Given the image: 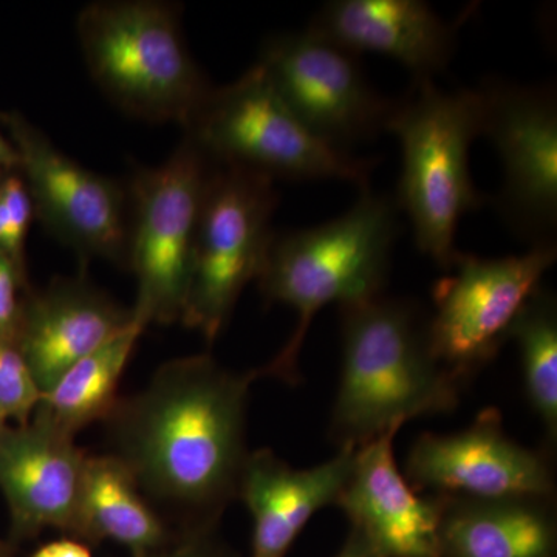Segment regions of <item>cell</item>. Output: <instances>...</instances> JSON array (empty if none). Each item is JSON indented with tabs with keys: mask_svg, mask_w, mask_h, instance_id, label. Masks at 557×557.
I'll use <instances>...</instances> for the list:
<instances>
[{
	"mask_svg": "<svg viewBox=\"0 0 557 557\" xmlns=\"http://www.w3.org/2000/svg\"><path fill=\"white\" fill-rule=\"evenodd\" d=\"M258 379L259 369L233 372L207 354L172 359L106 418L109 454L161 518L178 520L180 533L215 530L239 497L249 388Z\"/></svg>",
	"mask_w": 557,
	"mask_h": 557,
	"instance_id": "6da1fadb",
	"label": "cell"
},
{
	"mask_svg": "<svg viewBox=\"0 0 557 557\" xmlns=\"http://www.w3.org/2000/svg\"><path fill=\"white\" fill-rule=\"evenodd\" d=\"M341 375L329 435L359 449L421 417L454 412L463 384L429 347L417 307L384 296L343 307Z\"/></svg>",
	"mask_w": 557,
	"mask_h": 557,
	"instance_id": "7a4b0ae2",
	"label": "cell"
},
{
	"mask_svg": "<svg viewBox=\"0 0 557 557\" xmlns=\"http://www.w3.org/2000/svg\"><path fill=\"white\" fill-rule=\"evenodd\" d=\"M394 200L362 189L357 203L314 228L274 234L258 285L269 302L298 314L292 338L260 376L298 383L299 355L314 317L330 306H358L383 296L398 239Z\"/></svg>",
	"mask_w": 557,
	"mask_h": 557,
	"instance_id": "3957f363",
	"label": "cell"
},
{
	"mask_svg": "<svg viewBox=\"0 0 557 557\" xmlns=\"http://www.w3.org/2000/svg\"><path fill=\"white\" fill-rule=\"evenodd\" d=\"M409 100L395 102L386 131L401 148L397 205L408 214L418 251L448 271L458 255V223L485 197L469 171V150L482 135V89L446 91L416 81Z\"/></svg>",
	"mask_w": 557,
	"mask_h": 557,
	"instance_id": "277c9868",
	"label": "cell"
},
{
	"mask_svg": "<svg viewBox=\"0 0 557 557\" xmlns=\"http://www.w3.org/2000/svg\"><path fill=\"white\" fill-rule=\"evenodd\" d=\"M76 32L91 79L135 119L185 127L214 87L186 46L174 3L94 2Z\"/></svg>",
	"mask_w": 557,
	"mask_h": 557,
	"instance_id": "5b68a950",
	"label": "cell"
},
{
	"mask_svg": "<svg viewBox=\"0 0 557 557\" xmlns=\"http://www.w3.org/2000/svg\"><path fill=\"white\" fill-rule=\"evenodd\" d=\"M183 131L215 163L273 180H339L368 189L376 164L307 129L259 64L228 86L212 87Z\"/></svg>",
	"mask_w": 557,
	"mask_h": 557,
	"instance_id": "8992f818",
	"label": "cell"
},
{
	"mask_svg": "<svg viewBox=\"0 0 557 557\" xmlns=\"http://www.w3.org/2000/svg\"><path fill=\"white\" fill-rule=\"evenodd\" d=\"M215 164L185 135L163 164L132 171L127 267L137 277L132 310L145 327L182 317L201 203Z\"/></svg>",
	"mask_w": 557,
	"mask_h": 557,
	"instance_id": "52a82bcc",
	"label": "cell"
},
{
	"mask_svg": "<svg viewBox=\"0 0 557 557\" xmlns=\"http://www.w3.org/2000/svg\"><path fill=\"white\" fill-rule=\"evenodd\" d=\"M274 180L215 164L201 203L193 267L180 321L209 344L228 324L242 292L258 278L277 208Z\"/></svg>",
	"mask_w": 557,
	"mask_h": 557,
	"instance_id": "ba28073f",
	"label": "cell"
},
{
	"mask_svg": "<svg viewBox=\"0 0 557 557\" xmlns=\"http://www.w3.org/2000/svg\"><path fill=\"white\" fill-rule=\"evenodd\" d=\"M556 259V244L496 259L460 252L448 276L437 281L426 325L429 347L458 383L465 386L497 357Z\"/></svg>",
	"mask_w": 557,
	"mask_h": 557,
	"instance_id": "9c48e42d",
	"label": "cell"
},
{
	"mask_svg": "<svg viewBox=\"0 0 557 557\" xmlns=\"http://www.w3.org/2000/svg\"><path fill=\"white\" fill-rule=\"evenodd\" d=\"M20 153L35 218L84 263L106 259L127 267L129 197L116 180L81 166L20 112L0 113Z\"/></svg>",
	"mask_w": 557,
	"mask_h": 557,
	"instance_id": "30bf717a",
	"label": "cell"
},
{
	"mask_svg": "<svg viewBox=\"0 0 557 557\" xmlns=\"http://www.w3.org/2000/svg\"><path fill=\"white\" fill-rule=\"evenodd\" d=\"M258 64L300 123L332 148L350 152L386 131L395 102L370 86L358 54L313 28L273 36Z\"/></svg>",
	"mask_w": 557,
	"mask_h": 557,
	"instance_id": "8fae6325",
	"label": "cell"
},
{
	"mask_svg": "<svg viewBox=\"0 0 557 557\" xmlns=\"http://www.w3.org/2000/svg\"><path fill=\"white\" fill-rule=\"evenodd\" d=\"M482 135L496 146L502 189L496 207L509 228L534 245L555 244L557 102L548 87L487 83Z\"/></svg>",
	"mask_w": 557,
	"mask_h": 557,
	"instance_id": "7c38bea8",
	"label": "cell"
},
{
	"mask_svg": "<svg viewBox=\"0 0 557 557\" xmlns=\"http://www.w3.org/2000/svg\"><path fill=\"white\" fill-rule=\"evenodd\" d=\"M405 478L429 496H556L549 458L509 437L496 408L483 409L454 434L420 435L409 449Z\"/></svg>",
	"mask_w": 557,
	"mask_h": 557,
	"instance_id": "4fadbf2b",
	"label": "cell"
},
{
	"mask_svg": "<svg viewBox=\"0 0 557 557\" xmlns=\"http://www.w3.org/2000/svg\"><path fill=\"white\" fill-rule=\"evenodd\" d=\"M397 432L357 449L335 505L376 557H440V498L420 496L399 472Z\"/></svg>",
	"mask_w": 557,
	"mask_h": 557,
	"instance_id": "5bb4252c",
	"label": "cell"
},
{
	"mask_svg": "<svg viewBox=\"0 0 557 557\" xmlns=\"http://www.w3.org/2000/svg\"><path fill=\"white\" fill-rule=\"evenodd\" d=\"M89 454L75 438L32 418L0 438V491L9 504L14 542L57 528L75 536Z\"/></svg>",
	"mask_w": 557,
	"mask_h": 557,
	"instance_id": "9a60e30c",
	"label": "cell"
},
{
	"mask_svg": "<svg viewBox=\"0 0 557 557\" xmlns=\"http://www.w3.org/2000/svg\"><path fill=\"white\" fill-rule=\"evenodd\" d=\"M134 321V310L86 277H57L25 296L16 343L44 395L72 366Z\"/></svg>",
	"mask_w": 557,
	"mask_h": 557,
	"instance_id": "2e32d148",
	"label": "cell"
},
{
	"mask_svg": "<svg viewBox=\"0 0 557 557\" xmlns=\"http://www.w3.org/2000/svg\"><path fill=\"white\" fill-rule=\"evenodd\" d=\"M357 449H338L309 469L289 467L273 450L249 453L239 497L252 519L251 557H287L300 531L322 508L336 504Z\"/></svg>",
	"mask_w": 557,
	"mask_h": 557,
	"instance_id": "e0dca14e",
	"label": "cell"
},
{
	"mask_svg": "<svg viewBox=\"0 0 557 557\" xmlns=\"http://www.w3.org/2000/svg\"><path fill=\"white\" fill-rule=\"evenodd\" d=\"M310 28L355 54L399 62L416 81L432 79L453 60L456 30L421 0H335Z\"/></svg>",
	"mask_w": 557,
	"mask_h": 557,
	"instance_id": "ac0fdd59",
	"label": "cell"
},
{
	"mask_svg": "<svg viewBox=\"0 0 557 557\" xmlns=\"http://www.w3.org/2000/svg\"><path fill=\"white\" fill-rule=\"evenodd\" d=\"M437 497L440 557H557L555 497Z\"/></svg>",
	"mask_w": 557,
	"mask_h": 557,
	"instance_id": "d6986e66",
	"label": "cell"
},
{
	"mask_svg": "<svg viewBox=\"0 0 557 557\" xmlns=\"http://www.w3.org/2000/svg\"><path fill=\"white\" fill-rule=\"evenodd\" d=\"M175 536L120 458L87 457L73 539L84 544L116 542L134 557L166 547Z\"/></svg>",
	"mask_w": 557,
	"mask_h": 557,
	"instance_id": "ffe728a7",
	"label": "cell"
},
{
	"mask_svg": "<svg viewBox=\"0 0 557 557\" xmlns=\"http://www.w3.org/2000/svg\"><path fill=\"white\" fill-rule=\"evenodd\" d=\"M145 325L134 324L72 366L42 399L32 418L76 437L89 424L106 420L119 403L121 376Z\"/></svg>",
	"mask_w": 557,
	"mask_h": 557,
	"instance_id": "44dd1931",
	"label": "cell"
},
{
	"mask_svg": "<svg viewBox=\"0 0 557 557\" xmlns=\"http://www.w3.org/2000/svg\"><path fill=\"white\" fill-rule=\"evenodd\" d=\"M522 362L523 384L531 409L541 420L549 445L557 443V302L539 288L511 329Z\"/></svg>",
	"mask_w": 557,
	"mask_h": 557,
	"instance_id": "7402d4cb",
	"label": "cell"
},
{
	"mask_svg": "<svg viewBox=\"0 0 557 557\" xmlns=\"http://www.w3.org/2000/svg\"><path fill=\"white\" fill-rule=\"evenodd\" d=\"M33 219L35 207L21 170L0 171V252L22 273H27L25 245Z\"/></svg>",
	"mask_w": 557,
	"mask_h": 557,
	"instance_id": "603a6c76",
	"label": "cell"
},
{
	"mask_svg": "<svg viewBox=\"0 0 557 557\" xmlns=\"http://www.w3.org/2000/svg\"><path fill=\"white\" fill-rule=\"evenodd\" d=\"M42 399L16 341L0 339V418L24 426Z\"/></svg>",
	"mask_w": 557,
	"mask_h": 557,
	"instance_id": "cb8c5ba5",
	"label": "cell"
},
{
	"mask_svg": "<svg viewBox=\"0 0 557 557\" xmlns=\"http://www.w3.org/2000/svg\"><path fill=\"white\" fill-rule=\"evenodd\" d=\"M30 289L28 274L0 252V339L16 341L22 307Z\"/></svg>",
	"mask_w": 557,
	"mask_h": 557,
	"instance_id": "d4e9b609",
	"label": "cell"
},
{
	"mask_svg": "<svg viewBox=\"0 0 557 557\" xmlns=\"http://www.w3.org/2000/svg\"><path fill=\"white\" fill-rule=\"evenodd\" d=\"M134 557H239V555L234 553L225 542L220 541L215 530H201L180 533L166 547Z\"/></svg>",
	"mask_w": 557,
	"mask_h": 557,
	"instance_id": "484cf974",
	"label": "cell"
},
{
	"mask_svg": "<svg viewBox=\"0 0 557 557\" xmlns=\"http://www.w3.org/2000/svg\"><path fill=\"white\" fill-rule=\"evenodd\" d=\"M32 557H91V553L78 539L64 537L42 545Z\"/></svg>",
	"mask_w": 557,
	"mask_h": 557,
	"instance_id": "4316f807",
	"label": "cell"
},
{
	"mask_svg": "<svg viewBox=\"0 0 557 557\" xmlns=\"http://www.w3.org/2000/svg\"><path fill=\"white\" fill-rule=\"evenodd\" d=\"M336 557H376L368 542L364 541L357 531L350 530L343 548L339 549Z\"/></svg>",
	"mask_w": 557,
	"mask_h": 557,
	"instance_id": "83f0119b",
	"label": "cell"
},
{
	"mask_svg": "<svg viewBox=\"0 0 557 557\" xmlns=\"http://www.w3.org/2000/svg\"><path fill=\"white\" fill-rule=\"evenodd\" d=\"M21 159L9 137L0 132V171L20 170Z\"/></svg>",
	"mask_w": 557,
	"mask_h": 557,
	"instance_id": "f1b7e54d",
	"label": "cell"
},
{
	"mask_svg": "<svg viewBox=\"0 0 557 557\" xmlns=\"http://www.w3.org/2000/svg\"><path fill=\"white\" fill-rule=\"evenodd\" d=\"M7 421H3L2 418H0V438H2L3 432L7 431Z\"/></svg>",
	"mask_w": 557,
	"mask_h": 557,
	"instance_id": "f546056e",
	"label": "cell"
},
{
	"mask_svg": "<svg viewBox=\"0 0 557 557\" xmlns=\"http://www.w3.org/2000/svg\"><path fill=\"white\" fill-rule=\"evenodd\" d=\"M7 556V549L5 547H3V545H0V557H5Z\"/></svg>",
	"mask_w": 557,
	"mask_h": 557,
	"instance_id": "4dcf8cb0",
	"label": "cell"
}]
</instances>
